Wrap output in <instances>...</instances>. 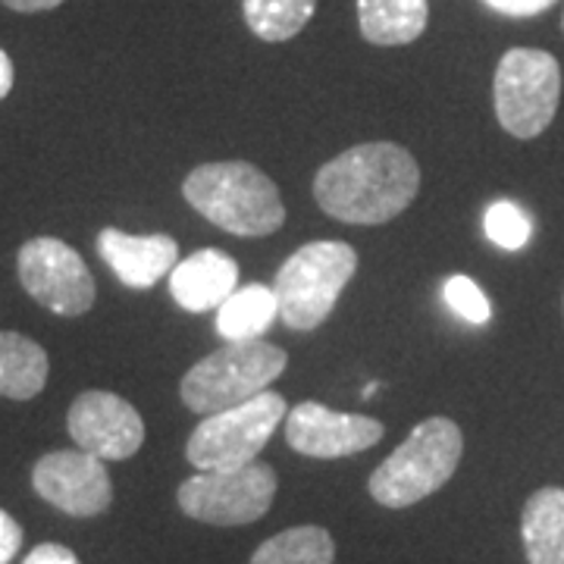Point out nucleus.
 <instances>
[{
	"label": "nucleus",
	"mask_w": 564,
	"mask_h": 564,
	"mask_svg": "<svg viewBox=\"0 0 564 564\" xmlns=\"http://www.w3.org/2000/svg\"><path fill=\"white\" fill-rule=\"evenodd\" d=\"M421 192V166L392 141H367L323 163L314 198L333 220L380 226L395 220Z\"/></svg>",
	"instance_id": "f257e3e1"
},
{
	"label": "nucleus",
	"mask_w": 564,
	"mask_h": 564,
	"mask_svg": "<svg viewBox=\"0 0 564 564\" xmlns=\"http://www.w3.org/2000/svg\"><path fill=\"white\" fill-rule=\"evenodd\" d=\"M182 195L204 220L242 239L273 236L285 223L280 188L254 163H202L185 176Z\"/></svg>",
	"instance_id": "f03ea898"
},
{
	"label": "nucleus",
	"mask_w": 564,
	"mask_h": 564,
	"mask_svg": "<svg viewBox=\"0 0 564 564\" xmlns=\"http://www.w3.org/2000/svg\"><path fill=\"white\" fill-rule=\"evenodd\" d=\"M464 436L458 423L448 417H430L417 423L373 477L370 496L386 508H408L443 489L458 470Z\"/></svg>",
	"instance_id": "7ed1b4c3"
},
{
	"label": "nucleus",
	"mask_w": 564,
	"mask_h": 564,
	"mask_svg": "<svg viewBox=\"0 0 564 564\" xmlns=\"http://www.w3.org/2000/svg\"><path fill=\"white\" fill-rule=\"evenodd\" d=\"M289 364L280 345L263 339L226 343L182 377V404L195 414H217L248 402L276 383Z\"/></svg>",
	"instance_id": "20e7f679"
},
{
	"label": "nucleus",
	"mask_w": 564,
	"mask_h": 564,
	"mask_svg": "<svg viewBox=\"0 0 564 564\" xmlns=\"http://www.w3.org/2000/svg\"><path fill=\"white\" fill-rule=\"evenodd\" d=\"M358 270V251L345 242H311L282 263L273 292L289 329H317Z\"/></svg>",
	"instance_id": "39448f33"
},
{
	"label": "nucleus",
	"mask_w": 564,
	"mask_h": 564,
	"mask_svg": "<svg viewBox=\"0 0 564 564\" xmlns=\"http://www.w3.org/2000/svg\"><path fill=\"white\" fill-rule=\"evenodd\" d=\"M562 101L558 61L536 47H511L496 66L492 104L508 135L536 139L545 132Z\"/></svg>",
	"instance_id": "423d86ee"
},
{
	"label": "nucleus",
	"mask_w": 564,
	"mask_h": 564,
	"mask_svg": "<svg viewBox=\"0 0 564 564\" xmlns=\"http://www.w3.org/2000/svg\"><path fill=\"white\" fill-rule=\"evenodd\" d=\"M289 414V404L276 392H261L248 402L207 414L188 436L185 458L195 470H232L251 464L273 440L276 426Z\"/></svg>",
	"instance_id": "0eeeda50"
},
{
	"label": "nucleus",
	"mask_w": 564,
	"mask_h": 564,
	"mask_svg": "<svg viewBox=\"0 0 564 564\" xmlns=\"http://www.w3.org/2000/svg\"><path fill=\"white\" fill-rule=\"evenodd\" d=\"M180 508L202 524L239 527L261 521L276 499L270 464H242L232 470H198L176 492Z\"/></svg>",
	"instance_id": "6e6552de"
},
{
	"label": "nucleus",
	"mask_w": 564,
	"mask_h": 564,
	"mask_svg": "<svg viewBox=\"0 0 564 564\" xmlns=\"http://www.w3.org/2000/svg\"><path fill=\"white\" fill-rule=\"evenodd\" d=\"M20 282L41 307L61 317L88 314L98 295L95 276L79 251L54 236H39L22 245Z\"/></svg>",
	"instance_id": "1a4fd4ad"
},
{
	"label": "nucleus",
	"mask_w": 564,
	"mask_h": 564,
	"mask_svg": "<svg viewBox=\"0 0 564 564\" xmlns=\"http://www.w3.org/2000/svg\"><path fill=\"white\" fill-rule=\"evenodd\" d=\"M32 486L41 499L73 518L104 514L113 502V484L98 455L63 448L44 455L32 470Z\"/></svg>",
	"instance_id": "9d476101"
},
{
	"label": "nucleus",
	"mask_w": 564,
	"mask_h": 564,
	"mask_svg": "<svg viewBox=\"0 0 564 564\" xmlns=\"http://www.w3.org/2000/svg\"><path fill=\"white\" fill-rule=\"evenodd\" d=\"M66 430L82 452L98 455L101 462H126L144 443V421L139 411L104 389L82 392L66 414Z\"/></svg>",
	"instance_id": "9b49d317"
},
{
	"label": "nucleus",
	"mask_w": 564,
	"mask_h": 564,
	"mask_svg": "<svg viewBox=\"0 0 564 564\" xmlns=\"http://www.w3.org/2000/svg\"><path fill=\"white\" fill-rule=\"evenodd\" d=\"M383 440V423L345 414L321 402H302L285 414V443L307 458H348Z\"/></svg>",
	"instance_id": "f8f14e48"
},
{
	"label": "nucleus",
	"mask_w": 564,
	"mask_h": 564,
	"mask_svg": "<svg viewBox=\"0 0 564 564\" xmlns=\"http://www.w3.org/2000/svg\"><path fill=\"white\" fill-rule=\"evenodd\" d=\"M98 251L104 263L117 273V280L129 289H151L180 263V245L173 236H129L122 229L107 226L98 232Z\"/></svg>",
	"instance_id": "ddd939ff"
},
{
	"label": "nucleus",
	"mask_w": 564,
	"mask_h": 564,
	"mask_svg": "<svg viewBox=\"0 0 564 564\" xmlns=\"http://www.w3.org/2000/svg\"><path fill=\"white\" fill-rule=\"evenodd\" d=\"M239 289V263L220 248H202L170 273V295L188 314L217 311Z\"/></svg>",
	"instance_id": "4468645a"
},
{
	"label": "nucleus",
	"mask_w": 564,
	"mask_h": 564,
	"mask_svg": "<svg viewBox=\"0 0 564 564\" xmlns=\"http://www.w3.org/2000/svg\"><path fill=\"white\" fill-rule=\"evenodd\" d=\"M521 540L530 564H564V489H536L521 514Z\"/></svg>",
	"instance_id": "2eb2a0df"
},
{
	"label": "nucleus",
	"mask_w": 564,
	"mask_h": 564,
	"mask_svg": "<svg viewBox=\"0 0 564 564\" xmlns=\"http://www.w3.org/2000/svg\"><path fill=\"white\" fill-rule=\"evenodd\" d=\"M430 22V0H358V25L370 44L402 47L417 41Z\"/></svg>",
	"instance_id": "dca6fc26"
},
{
	"label": "nucleus",
	"mask_w": 564,
	"mask_h": 564,
	"mask_svg": "<svg viewBox=\"0 0 564 564\" xmlns=\"http://www.w3.org/2000/svg\"><path fill=\"white\" fill-rule=\"evenodd\" d=\"M51 361L35 339L22 333H0V395L29 402L47 386Z\"/></svg>",
	"instance_id": "f3484780"
},
{
	"label": "nucleus",
	"mask_w": 564,
	"mask_h": 564,
	"mask_svg": "<svg viewBox=\"0 0 564 564\" xmlns=\"http://www.w3.org/2000/svg\"><path fill=\"white\" fill-rule=\"evenodd\" d=\"M280 317L276 292L263 282L239 285L226 302L217 307V329L223 339L242 343V339H261L263 333Z\"/></svg>",
	"instance_id": "a211bd4d"
},
{
	"label": "nucleus",
	"mask_w": 564,
	"mask_h": 564,
	"mask_svg": "<svg viewBox=\"0 0 564 564\" xmlns=\"http://www.w3.org/2000/svg\"><path fill=\"white\" fill-rule=\"evenodd\" d=\"M333 558L336 543L329 530L307 524L276 533L251 555L248 564H333Z\"/></svg>",
	"instance_id": "6ab92c4d"
},
{
	"label": "nucleus",
	"mask_w": 564,
	"mask_h": 564,
	"mask_svg": "<svg viewBox=\"0 0 564 564\" xmlns=\"http://www.w3.org/2000/svg\"><path fill=\"white\" fill-rule=\"evenodd\" d=\"M317 10V0H242L248 29L261 41H289L302 32Z\"/></svg>",
	"instance_id": "aec40b11"
},
{
	"label": "nucleus",
	"mask_w": 564,
	"mask_h": 564,
	"mask_svg": "<svg viewBox=\"0 0 564 564\" xmlns=\"http://www.w3.org/2000/svg\"><path fill=\"white\" fill-rule=\"evenodd\" d=\"M486 239L505 251H521L530 242V220L527 214L511 202H496L486 207L484 217Z\"/></svg>",
	"instance_id": "412c9836"
},
{
	"label": "nucleus",
	"mask_w": 564,
	"mask_h": 564,
	"mask_svg": "<svg viewBox=\"0 0 564 564\" xmlns=\"http://www.w3.org/2000/svg\"><path fill=\"white\" fill-rule=\"evenodd\" d=\"M445 304L462 317V321L484 326L492 317V304L484 295V289L470 276H452L445 282Z\"/></svg>",
	"instance_id": "4be33fe9"
},
{
	"label": "nucleus",
	"mask_w": 564,
	"mask_h": 564,
	"mask_svg": "<svg viewBox=\"0 0 564 564\" xmlns=\"http://www.w3.org/2000/svg\"><path fill=\"white\" fill-rule=\"evenodd\" d=\"M22 545V527L13 521V514H7L0 508V564H10L17 558Z\"/></svg>",
	"instance_id": "5701e85b"
},
{
	"label": "nucleus",
	"mask_w": 564,
	"mask_h": 564,
	"mask_svg": "<svg viewBox=\"0 0 564 564\" xmlns=\"http://www.w3.org/2000/svg\"><path fill=\"white\" fill-rule=\"evenodd\" d=\"M486 3L505 17H540L549 7H555L558 0H486Z\"/></svg>",
	"instance_id": "b1692460"
},
{
	"label": "nucleus",
	"mask_w": 564,
	"mask_h": 564,
	"mask_svg": "<svg viewBox=\"0 0 564 564\" xmlns=\"http://www.w3.org/2000/svg\"><path fill=\"white\" fill-rule=\"evenodd\" d=\"M22 564H82V562L76 558V552H73V549H66V545L41 543L25 555V562Z\"/></svg>",
	"instance_id": "393cba45"
},
{
	"label": "nucleus",
	"mask_w": 564,
	"mask_h": 564,
	"mask_svg": "<svg viewBox=\"0 0 564 564\" xmlns=\"http://www.w3.org/2000/svg\"><path fill=\"white\" fill-rule=\"evenodd\" d=\"M63 0H3V7L17 10V13H44V10H54L61 7Z\"/></svg>",
	"instance_id": "a878e982"
},
{
	"label": "nucleus",
	"mask_w": 564,
	"mask_h": 564,
	"mask_svg": "<svg viewBox=\"0 0 564 564\" xmlns=\"http://www.w3.org/2000/svg\"><path fill=\"white\" fill-rule=\"evenodd\" d=\"M13 79H17V73H13V61H10V57H7V51L0 47V101L10 95Z\"/></svg>",
	"instance_id": "bb28decb"
},
{
	"label": "nucleus",
	"mask_w": 564,
	"mask_h": 564,
	"mask_svg": "<svg viewBox=\"0 0 564 564\" xmlns=\"http://www.w3.org/2000/svg\"><path fill=\"white\" fill-rule=\"evenodd\" d=\"M562 25H564V20H562Z\"/></svg>",
	"instance_id": "cd10ccee"
}]
</instances>
